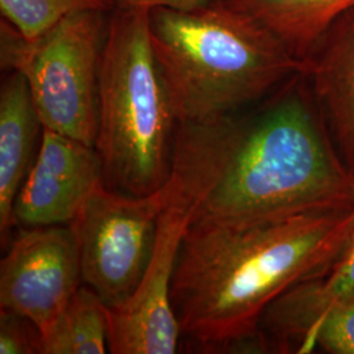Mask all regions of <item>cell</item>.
<instances>
[{
    "mask_svg": "<svg viewBox=\"0 0 354 354\" xmlns=\"http://www.w3.org/2000/svg\"><path fill=\"white\" fill-rule=\"evenodd\" d=\"M102 184V160L93 146L44 127L15 201V226L70 225Z\"/></svg>",
    "mask_w": 354,
    "mask_h": 354,
    "instance_id": "obj_9",
    "label": "cell"
},
{
    "mask_svg": "<svg viewBox=\"0 0 354 354\" xmlns=\"http://www.w3.org/2000/svg\"><path fill=\"white\" fill-rule=\"evenodd\" d=\"M177 138L203 174L194 221H244L353 205V176L304 71L236 113L178 124Z\"/></svg>",
    "mask_w": 354,
    "mask_h": 354,
    "instance_id": "obj_2",
    "label": "cell"
},
{
    "mask_svg": "<svg viewBox=\"0 0 354 354\" xmlns=\"http://www.w3.org/2000/svg\"><path fill=\"white\" fill-rule=\"evenodd\" d=\"M252 16L304 64L324 32L354 8V0H225Z\"/></svg>",
    "mask_w": 354,
    "mask_h": 354,
    "instance_id": "obj_13",
    "label": "cell"
},
{
    "mask_svg": "<svg viewBox=\"0 0 354 354\" xmlns=\"http://www.w3.org/2000/svg\"><path fill=\"white\" fill-rule=\"evenodd\" d=\"M353 236V205L193 221L171 288L181 342L200 353H260L266 308L327 270Z\"/></svg>",
    "mask_w": 354,
    "mask_h": 354,
    "instance_id": "obj_1",
    "label": "cell"
},
{
    "mask_svg": "<svg viewBox=\"0 0 354 354\" xmlns=\"http://www.w3.org/2000/svg\"><path fill=\"white\" fill-rule=\"evenodd\" d=\"M354 354V291L330 306L306 336L299 354Z\"/></svg>",
    "mask_w": 354,
    "mask_h": 354,
    "instance_id": "obj_16",
    "label": "cell"
},
{
    "mask_svg": "<svg viewBox=\"0 0 354 354\" xmlns=\"http://www.w3.org/2000/svg\"><path fill=\"white\" fill-rule=\"evenodd\" d=\"M104 15L73 13L35 41L1 21V67L24 73L42 127L93 147Z\"/></svg>",
    "mask_w": 354,
    "mask_h": 354,
    "instance_id": "obj_5",
    "label": "cell"
},
{
    "mask_svg": "<svg viewBox=\"0 0 354 354\" xmlns=\"http://www.w3.org/2000/svg\"><path fill=\"white\" fill-rule=\"evenodd\" d=\"M178 122L150 37V10L115 7L102 46L97 134L109 189L147 196L171 176Z\"/></svg>",
    "mask_w": 354,
    "mask_h": 354,
    "instance_id": "obj_4",
    "label": "cell"
},
{
    "mask_svg": "<svg viewBox=\"0 0 354 354\" xmlns=\"http://www.w3.org/2000/svg\"><path fill=\"white\" fill-rule=\"evenodd\" d=\"M165 189L151 260L143 281L127 304L109 308L111 353L175 354L180 348L181 329L171 302V288L183 241L203 192V174L180 142L175 143Z\"/></svg>",
    "mask_w": 354,
    "mask_h": 354,
    "instance_id": "obj_6",
    "label": "cell"
},
{
    "mask_svg": "<svg viewBox=\"0 0 354 354\" xmlns=\"http://www.w3.org/2000/svg\"><path fill=\"white\" fill-rule=\"evenodd\" d=\"M117 0H0L6 21L26 41H35L64 17L84 11H114Z\"/></svg>",
    "mask_w": 354,
    "mask_h": 354,
    "instance_id": "obj_15",
    "label": "cell"
},
{
    "mask_svg": "<svg viewBox=\"0 0 354 354\" xmlns=\"http://www.w3.org/2000/svg\"><path fill=\"white\" fill-rule=\"evenodd\" d=\"M150 37L178 124L236 113L306 70L266 26L225 0L150 10Z\"/></svg>",
    "mask_w": 354,
    "mask_h": 354,
    "instance_id": "obj_3",
    "label": "cell"
},
{
    "mask_svg": "<svg viewBox=\"0 0 354 354\" xmlns=\"http://www.w3.org/2000/svg\"><path fill=\"white\" fill-rule=\"evenodd\" d=\"M108 337L109 307L95 291L82 285L42 333L41 354H104Z\"/></svg>",
    "mask_w": 354,
    "mask_h": 354,
    "instance_id": "obj_14",
    "label": "cell"
},
{
    "mask_svg": "<svg viewBox=\"0 0 354 354\" xmlns=\"http://www.w3.org/2000/svg\"><path fill=\"white\" fill-rule=\"evenodd\" d=\"M82 285L70 225L21 227L0 263V308L29 317L44 333Z\"/></svg>",
    "mask_w": 354,
    "mask_h": 354,
    "instance_id": "obj_8",
    "label": "cell"
},
{
    "mask_svg": "<svg viewBox=\"0 0 354 354\" xmlns=\"http://www.w3.org/2000/svg\"><path fill=\"white\" fill-rule=\"evenodd\" d=\"M213 0H117V7L130 8H172V10H194L206 6Z\"/></svg>",
    "mask_w": 354,
    "mask_h": 354,
    "instance_id": "obj_18",
    "label": "cell"
},
{
    "mask_svg": "<svg viewBox=\"0 0 354 354\" xmlns=\"http://www.w3.org/2000/svg\"><path fill=\"white\" fill-rule=\"evenodd\" d=\"M44 127L26 76L12 70L0 88V234L8 243L15 227L13 206L33 165Z\"/></svg>",
    "mask_w": 354,
    "mask_h": 354,
    "instance_id": "obj_12",
    "label": "cell"
},
{
    "mask_svg": "<svg viewBox=\"0 0 354 354\" xmlns=\"http://www.w3.org/2000/svg\"><path fill=\"white\" fill-rule=\"evenodd\" d=\"M165 193V185L147 196H131L102 184L70 223L83 285L109 308L127 304L143 281Z\"/></svg>",
    "mask_w": 354,
    "mask_h": 354,
    "instance_id": "obj_7",
    "label": "cell"
},
{
    "mask_svg": "<svg viewBox=\"0 0 354 354\" xmlns=\"http://www.w3.org/2000/svg\"><path fill=\"white\" fill-rule=\"evenodd\" d=\"M353 291L354 236L327 270L291 286L266 308L257 329L260 353L299 354L317 320Z\"/></svg>",
    "mask_w": 354,
    "mask_h": 354,
    "instance_id": "obj_10",
    "label": "cell"
},
{
    "mask_svg": "<svg viewBox=\"0 0 354 354\" xmlns=\"http://www.w3.org/2000/svg\"><path fill=\"white\" fill-rule=\"evenodd\" d=\"M304 67L332 140L354 178V8L332 23Z\"/></svg>",
    "mask_w": 354,
    "mask_h": 354,
    "instance_id": "obj_11",
    "label": "cell"
},
{
    "mask_svg": "<svg viewBox=\"0 0 354 354\" xmlns=\"http://www.w3.org/2000/svg\"><path fill=\"white\" fill-rule=\"evenodd\" d=\"M353 209H354V203H353Z\"/></svg>",
    "mask_w": 354,
    "mask_h": 354,
    "instance_id": "obj_19",
    "label": "cell"
},
{
    "mask_svg": "<svg viewBox=\"0 0 354 354\" xmlns=\"http://www.w3.org/2000/svg\"><path fill=\"white\" fill-rule=\"evenodd\" d=\"M42 332L29 317L0 308V354H41Z\"/></svg>",
    "mask_w": 354,
    "mask_h": 354,
    "instance_id": "obj_17",
    "label": "cell"
}]
</instances>
